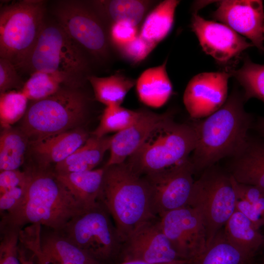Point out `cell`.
<instances>
[{"instance_id":"cell-12","label":"cell","mask_w":264,"mask_h":264,"mask_svg":"<svg viewBox=\"0 0 264 264\" xmlns=\"http://www.w3.org/2000/svg\"><path fill=\"white\" fill-rule=\"evenodd\" d=\"M190 159L143 176L150 194L153 214L159 217L169 211L187 205L195 180Z\"/></svg>"},{"instance_id":"cell-9","label":"cell","mask_w":264,"mask_h":264,"mask_svg":"<svg viewBox=\"0 0 264 264\" xmlns=\"http://www.w3.org/2000/svg\"><path fill=\"white\" fill-rule=\"evenodd\" d=\"M54 15L68 36L99 65L111 63L116 54L109 28L88 1L57 2Z\"/></svg>"},{"instance_id":"cell-19","label":"cell","mask_w":264,"mask_h":264,"mask_svg":"<svg viewBox=\"0 0 264 264\" xmlns=\"http://www.w3.org/2000/svg\"><path fill=\"white\" fill-rule=\"evenodd\" d=\"M142 109L141 113L132 125L111 136L110 154L105 166L121 164L133 154L151 132L167 116Z\"/></svg>"},{"instance_id":"cell-13","label":"cell","mask_w":264,"mask_h":264,"mask_svg":"<svg viewBox=\"0 0 264 264\" xmlns=\"http://www.w3.org/2000/svg\"><path fill=\"white\" fill-rule=\"evenodd\" d=\"M158 218L162 231L181 259L189 261L206 248L205 226L195 208L186 206Z\"/></svg>"},{"instance_id":"cell-43","label":"cell","mask_w":264,"mask_h":264,"mask_svg":"<svg viewBox=\"0 0 264 264\" xmlns=\"http://www.w3.org/2000/svg\"><path fill=\"white\" fill-rule=\"evenodd\" d=\"M22 264H34V262L31 259L22 257L21 259Z\"/></svg>"},{"instance_id":"cell-35","label":"cell","mask_w":264,"mask_h":264,"mask_svg":"<svg viewBox=\"0 0 264 264\" xmlns=\"http://www.w3.org/2000/svg\"><path fill=\"white\" fill-rule=\"evenodd\" d=\"M155 47L138 34L132 41L117 48L115 52L124 61L135 65L144 61Z\"/></svg>"},{"instance_id":"cell-47","label":"cell","mask_w":264,"mask_h":264,"mask_svg":"<svg viewBox=\"0 0 264 264\" xmlns=\"http://www.w3.org/2000/svg\"><path fill=\"white\" fill-rule=\"evenodd\" d=\"M250 264H252V263Z\"/></svg>"},{"instance_id":"cell-32","label":"cell","mask_w":264,"mask_h":264,"mask_svg":"<svg viewBox=\"0 0 264 264\" xmlns=\"http://www.w3.org/2000/svg\"><path fill=\"white\" fill-rule=\"evenodd\" d=\"M64 86H67L64 79L58 75L35 71L24 83L21 91L29 100L36 101L56 93Z\"/></svg>"},{"instance_id":"cell-7","label":"cell","mask_w":264,"mask_h":264,"mask_svg":"<svg viewBox=\"0 0 264 264\" xmlns=\"http://www.w3.org/2000/svg\"><path fill=\"white\" fill-rule=\"evenodd\" d=\"M59 231L101 264L120 261L124 241L109 211L99 201L74 217Z\"/></svg>"},{"instance_id":"cell-39","label":"cell","mask_w":264,"mask_h":264,"mask_svg":"<svg viewBox=\"0 0 264 264\" xmlns=\"http://www.w3.org/2000/svg\"><path fill=\"white\" fill-rule=\"evenodd\" d=\"M28 177L27 171L19 169L5 170L0 173V195L8 190L25 184Z\"/></svg>"},{"instance_id":"cell-20","label":"cell","mask_w":264,"mask_h":264,"mask_svg":"<svg viewBox=\"0 0 264 264\" xmlns=\"http://www.w3.org/2000/svg\"><path fill=\"white\" fill-rule=\"evenodd\" d=\"M227 171L238 182L264 190V143L251 139L234 156Z\"/></svg>"},{"instance_id":"cell-41","label":"cell","mask_w":264,"mask_h":264,"mask_svg":"<svg viewBox=\"0 0 264 264\" xmlns=\"http://www.w3.org/2000/svg\"><path fill=\"white\" fill-rule=\"evenodd\" d=\"M187 262L188 261H186V260H180V261H176L172 263L164 264H182ZM118 264H150V263H146V262L141 261L133 260V261H128L122 262Z\"/></svg>"},{"instance_id":"cell-22","label":"cell","mask_w":264,"mask_h":264,"mask_svg":"<svg viewBox=\"0 0 264 264\" xmlns=\"http://www.w3.org/2000/svg\"><path fill=\"white\" fill-rule=\"evenodd\" d=\"M167 59L160 65L144 70L136 80L140 102L153 108L164 106L171 97L173 86L166 70Z\"/></svg>"},{"instance_id":"cell-21","label":"cell","mask_w":264,"mask_h":264,"mask_svg":"<svg viewBox=\"0 0 264 264\" xmlns=\"http://www.w3.org/2000/svg\"><path fill=\"white\" fill-rule=\"evenodd\" d=\"M108 28L113 23L128 22L139 26L158 2L151 0H88Z\"/></svg>"},{"instance_id":"cell-42","label":"cell","mask_w":264,"mask_h":264,"mask_svg":"<svg viewBox=\"0 0 264 264\" xmlns=\"http://www.w3.org/2000/svg\"><path fill=\"white\" fill-rule=\"evenodd\" d=\"M258 128L260 132L264 135V117H261L259 120Z\"/></svg>"},{"instance_id":"cell-17","label":"cell","mask_w":264,"mask_h":264,"mask_svg":"<svg viewBox=\"0 0 264 264\" xmlns=\"http://www.w3.org/2000/svg\"><path fill=\"white\" fill-rule=\"evenodd\" d=\"M213 17L248 38L258 49L264 51V10L262 0H221Z\"/></svg>"},{"instance_id":"cell-4","label":"cell","mask_w":264,"mask_h":264,"mask_svg":"<svg viewBox=\"0 0 264 264\" xmlns=\"http://www.w3.org/2000/svg\"><path fill=\"white\" fill-rule=\"evenodd\" d=\"M93 61L57 23H45L21 68L59 75L69 87L80 88L92 74Z\"/></svg>"},{"instance_id":"cell-37","label":"cell","mask_w":264,"mask_h":264,"mask_svg":"<svg viewBox=\"0 0 264 264\" xmlns=\"http://www.w3.org/2000/svg\"><path fill=\"white\" fill-rule=\"evenodd\" d=\"M24 83L18 74L17 68L9 61L0 58V93L22 88Z\"/></svg>"},{"instance_id":"cell-15","label":"cell","mask_w":264,"mask_h":264,"mask_svg":"<svg viewBox=\"0 0 264 264\" xmlns=\"http://www.w3.org/2000/svg\"><path fill=\"white\" fill-rule=\"evenodd\" d=\"M230 73L211 72L194 76L185 89L183 101L190 116L204 118L219 110L227 99Z\"/></svg>"},{"instance_id":"cell-16","label":"cell","mask_w":264,"mask_h":264,"mask_svg":"<svg viewBox=\"0 0 264 264\" xmlns=\"http://www.w3.org/2000/svg\"><path fill=\"white\" fill-rule=\"evenodd\" d=\"M191 27L203 50L219 62L226 63L254 46L226 25L206 20L197 12L192 14Z\"/></svg>"},{"instance_id":"cell-28","label":"cell","mask_w":264,"mask_h":264,"mask_svg":"<svg viewBox=\"0 0 264 264\" xmlns=\"http://www.w3.org/2000/svg\"><path fill=\"white\" fill-rule=\"evenodd\" d=\"M223 228L217 233L203 251L188 261V264L252 263V260L229 242L224 234Z\"/></svg>"},{"instance_id":"cell-33","label":"cell","mask_w":264,"mask_h":264,"mask_svg":"<svg viewBox=\"0 0 264 264\" xmlns=\"http://www.w3.org/2000/svg\"><path fill=\"white\" fill-rule=\"evenodd\" d=\"M29 100L21 91L0 93V122L2 128L12 127L24 116Z\"/></svg>"},{"instance_id":"cell-6","label":"cell","mask_w":264,"mask_h":264,"mask_svg":"<svg viewBox=\"0 0 264 264\" xmlns=\"http://www.w3.org/2000/svg\"><path fill=\"white\" fill-rule=\"evenodd\" d=\"M89 104L80 88L64 86L50 96L32 101L20 129L30 141L82 127Z\"/></svg>"},{"instance_id":"cell-34","label":"cell","mask_w":264,"mask_h":264,"mask_svg":"<svg viewBox=\"0 0 264 264\" xmlns=\"http://www.w3.org/2000/svg\"><path fill=\"white\" fill-rule=\"evenodd\" d=\"M22 229L0 226V264H22L19 236Z\"/></svg>"},{"instance_id":"cell-18","label":"cell","mask_w":264,"mask_h":264,"mask_svg":"<svg viewBox=\"0 0 264 264\" xmlns=\"http://www.w3.org/2000/svg\"><path fill=\"white\" fill-rule=\"evenodd\" d=\"M90 136L82 127L30 141L28 148L35 168L53 170L54 167L82 146Z\"/></svg>"},{"instance_id":"cell-31","label":"cell","mask_w":264,"mask_h":264,"mask_svg":"<svg viewBox=\"0 0 264 264\" xmlns=\"http://www.w3.org/2000/svg\"><path fill=\"white\" fill-rule=\"evenodd\" d=\"M141 110H131L121 106L106 107L99 125L91 135L100 138L123 131L136 121Z\"/></svg>"},{"instance_id":"cell-5","label":"cell","mask_w":264,"mask_h":264,"mask_svg":"<svg viewBox=\"0 0 264 264\" xmlns=\"http://www.w3.org/2000/svg\"><path fill=\"white\" fill-rule=\"evenodd\" d=\"M197 140L193 123H177L169 111L125 162L133 172L141 176L157 172L189 158L196 147Z\"/></svg>"},{"instance_id":"cell-2","label":"cell","mask_w":264,"mask_h":264,"mask_svg":"<svg viewBox=\"0 0 264 264\" xmlns=\"http://www.w3.org/2000/svg\"><path fill=\"white\" fill-rule=\"evenodd\" d=\"M26 170L28 179L24 199L15 211L1 217L0 225L22 229L26 225L40 224L60 230L86 210L53 170L34 167Z\"/></svg>"},{"instance_id":"cell-8","label":"cell","mask_w":264,"mask_h":264,"mask_svg":"<svg viewBox=\"0 0 264 264\" xmlns=\"http://www.w3.org/2000/svg\"><path fill=\"white\" fill-rule=\"evenodd\" d=\"M45 2L23 0L2 7L0 12V58L21 68L44 24Z\"/></svg>"},{"instance_id":"cell-29","label":"cell","mask_w":264,"mask_h":264,"mask_svg":"<svg viewBox=\"0 0 264 264\" xmlns=\"http://www.w3.org/2000/svg\"><path fill=\"white\" fill-rule=\"evenodd\" d=\"M29 142L20 128H3L0 136V171L19 169L23 163Z\"/></svg>"},{"instance_id":"cell-38","label":"cell","mask_w":264,"mask_h":264,"mask_svg":"<svg viewBox=\"0 0 264 264\" xmlns=\"http://www.w3.org/2000/svg\"><path fill=\"white\" fill-rule=\"evenodd\" d=\"M139 26L128 22H119L111 25L109 29V34L114 51L119 46L134 39L139 34Z\"/></svg>"},{"instance_id":"cell-44","label":"cell","mask_w":264,"mask_h":264,"mask_svg":"<svg viewBox=\"0 0 264 264\" xmlns=\"http://www.w3.org/2000/svg\"><path fill=\"white\" fill-rule=\"evenodd\" d=\"M258 264H264V255L261 261Z\"/></svg>"},{"instance_id":"cell-1","label":"cell","mask_w":264,"mask_h":264,"mask_svg":"<svg viewBox=\"0 0 264 264\" xmlns=\"http://www.w3.org/2000/svg\"><path fill=\"white\" fill-rule=\"evenodd\" d=\"M243 93L234 91L217 111L194 120L197 144L190 159L195 174L201 173L225 157H232L248 138L252 118L244 108Z\"/></svg>"},{"instance_id":"cell-24","label":"cell","mask_w":264,"mask_h":264,"mask_svg":"<svg viewBox=\"0 0 264 264\" xmlns=\"http://www.w3.org/2000/svg\"><path fill=\"white\" fill-rule=\"evenodd\" d=\"M223 228L229 242L250 260L264 247V235L260 229L236 210Z\"/></svg>"},{"instance_id":"cell-46","label":"cell","mask_w":264,"mask_h":264,"mask_svg":"<svg viewBox=\"0 0 264 264\" xmlns=\"http://www.w3.org/2000/svg\"><path fill=\"white\" fill-rule=\"evenodd\" d=\"M188 264V261L187 262H186V263H184V264Z\"/></svg>"},{"instance_id":"cell-36","label":"cell","mask_w":264,"mask_h":264,"mask_svg":"<svg viewBox=\"0 0 264 264\" xmlns=\"http://www.w3.org/2000/svg\"><path fill=\"white\" fill-rule=\"evenodd\" d=\"M231 176L236 198L252 204L264 218V190L254 185L238 182Z\"/></svg>"},{"instance_id":"cell-40","label":"cell","mask_w":264,"mask_h":264,"mask_svg":"<svg viewBox=\"0 0 264 264\" xmlns=\"http://www.w3.org/2000/svg\"><path fill=\"white\" fill-rule=\"evenodd\" d=\"M235 210L244 215L259 229L264 226L263 217L247 201L236 198Z\"/></svg>"},{"instance_id":"cell-30","label":"cell","mask_w":264,"mask_h":264,"mask_svg":"<svg viewBox=\"0 0 264 264\" xmlns=\"http://www.w3.org/2000/svg\"><path fill=\"white\" fill-rule=\"evenodd\" d=\"M230 74L243 88L245 101L255 98L264 102V65L255 63L245 57L242 66Z\"/></svg>"},{"instance_id":"cell-3","label":"cell","mask_w":264,"mask_h":264,"mask_svg":"<svg viewBox=\"0 0 264 264\" xmlns=\"http://www.w3.org/2000/svg\"><path fill=\"white\" fill-rule=\"evenodd\" d=\"M104 167L98 201L109 211L124 242L139 225L158 217L152 212L143 176L133 172L125 162Z\"/></svg>"},{"instance_id":"cell-27","label":"cell","mask_w":264,"mask_h":264,"mask_svg":"<svg viewBox=\"0 0 264 264\" xmlns=\"http://www.w3.org/2000/svg\"><path fill=\"white\" fill-rule=\"evenodd\" d=\"M87 81L93 89L95 99L106 107L121 106L136 84V80L120 73L104 77L92 74L88 77Z\"/></svg>"},{"instance_id":"cell-45","label":"cell","mask_w":264,"mask_h":264,"mask_svg":"<svg viewBox=\"0 0 264 264\" xmlns=\"http://www.w3.org/2000/svg\"><path fill=\"white\" fill-rule=\"evenodd\" d=\"M263 34H264V27H263Z\"/></svg>"},{"instance_id":"cell-25","label":"cell","mask_w":264,"mask_h":264,"mask_svg":"<svg viewBox=\"0 0 264 264\" xmlns=\"http://www.w3.org/2000/svg\"><path fill=\"white\" fill-rule=\"evenodd\" d=\"M104 171V166L84 172L54 173L77 202L87 209L98 202Z\"/></svg>"},{"instance_id":"cell-23","label":"cell","mask_w":264,"mask_h":264,"mask_svg":"<svg viewBox=\"0 0 264 264\" xmlns=\"http://www.w3.org/2000/svg\"><path fill=\"white\" fill-rule=\"evenodd\" d=\"M111 136L97 137L90 135L86 142L53 168L55 173H68L92 170L110 150Z\"/></svg>"},{"instance_id":"cell-10","label":"cell","mask_w":264,"mask_h":264,"mask_svg":"<svg viewBox=\"0 0 264 264\" xmlns=\"http://www.w3.org/2000/svg\"><path fill=\"white\" fill-rule=\"evenodd\" d=\"M236 195L231 174L213 165L195 180L187 206L201 216L207 233V245L222 229L235 211Z\"/></svg>"},{"instance_id":"cell-14","label":"cell","mask_w":264,"mask_h":264,"mask_svg":"<svg viewBox=\"0 0 264 264\" xmlns=\"http://www.w3.org/2000/svg\"><path fill=\"white\" fill-rule=\"evenodd\" d=\"M133 260L164 264L184 260L171 245L157 218L139 225L124 242L120 263Z\"/></svg>"},{"instance_id":"cell-11","label":"cell","mask_w":264,"mask_h":264,"mask_svg":"<svg viewBox=\"0 0 264 264\" xmlns=\"http://www.w3.org/2000/svg\"><path fill=\"white\" fill-rule=\"evenodd\" d=\"M20 243L37 264H101L64 237L59 230L28 225L20 232Z\"/></svg>"},{"instance_id":"cell-48","label":"cell","mask_w":264,"mask_h":264,"mask_svg":"<svg viewBox=\"0 0 264 264\" xmlns=\"http://www.w3.org/2000/svg\"></svg>"},{"instance_id":"cell-26","label":"cell","mask_w":264,"mask_h":264,"mask_svg":"<svg viewBox=\"0 0 264 264\" xmlns=\"http://www.w3.org/2000/svg\"><path fill=\"white\" fill-rule=\"evenodd\" d=\"M177 0L158 2L148 13L139 30V35L146 41L157 45L170 33L174 22Z\"/></svg>"}]
</instances>
